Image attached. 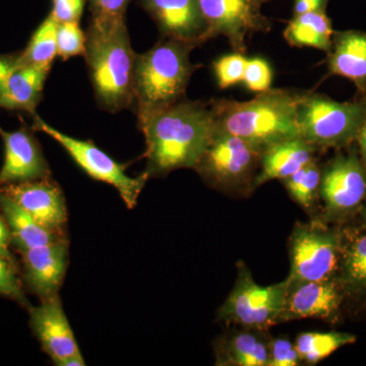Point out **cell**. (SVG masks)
Here are the masks:
<instances>
[{
    "label": "cell",
    "instance_id": "6da1fadb",
    "mask_svg": "<svg viewBox=\"0 0 366 366\" xmlns=\"http://www.w3.org/2000/svg\"><path fill=\"white\" fill-rule=\"evenodd\" d=\"M137 117L146 142L143 173L148 178L194 169L217 129L212 102L187 98Z\"/></svg>",
    "mask_w": 366,
    "mask_h": 366
},
{
    "label": "cell",
    "instance_id": "7a4b0ae2",
    "mask_svg": "<svg viewBox=\"0 0 366 366\" xmlns=\"http://www.w3.org/2000/svg\"><path fill=\"white\" fill-rule=\"evenodd\" d=\"M84 57L96 101L110 113L134 108V72L137 53L125 19H90Z\"/></svg>",
    "mask_w": 366,
    "mask_h": 366
},
{
    "label": "cell",
    "instance_id": "3957f363",
    "mask_svg": "<svg viewBox=\"0 0 366 366\" xmlns=\"http://www.w3.org/2000/svg\"><path fill=\"white\" fill-rule=\"evenodd\" d=\"M300 94L269 89L244 102L212 101L217 127L240 137L259 154L274 144L300 137L297 104Z\"/></svg>",
    "mask_w": 366,
    "mask_h": 366
},
{
    "label": "cell",
    "instance_id": "277c9868",
    "mask_svg": "<svg viewBox=\"0 0 366 366\" xmlns=\"http://www.w3.org/2000/svg\"><path fill=\"white\" fill-rule=\"evenodd\" d=\"M192 46L164 39L147 52L137 54L134 94L137 117L162 109L185 98L197 66L189 59Z\"/></svg>",
    "mask_w": 366,
    "mask_h": 366
},
{
    "label": "cell",
    "instance_id": "5b68a950",
    "mask_svg": "<svg viewBox=\"0 0 366 366\" xmlns=\"http://www.w3.org/2000/svg\"><path fill=\"white\" fill-rule=\"evenodd\" d=\"M296 119L301 139L315 148H345L366 122V95L337 102L320 94H300Z\"/></svg>",
    "mask_w": 366,
    "mask_h": 366
},
{
    "label": "cell",
    "instance_id": "8992f818",
    "mask_svg": "<svg viewBox=\"0 0 366 366\" xmlns=\"http://www.w3.org/2000/svg\"><path fill=\"white\" fill-rule=\"evenodd\" d=\"M288 292L287 279L261 286L255 283L247 267L239 264L234 288L219 310V319L247 329H269L280 322Z\"/></svg>",
    "mask_w": 366,
    "mask_h": 366
},
{
    "label": "cell",
    "instance_id": "52a82bcc",
    "mask_svg": "<svg viewBox=\"0 0 366 366\" xmlns=\"http://www.w3.org/2000/svg\"><path fill=\"white\" fill-rule=\"evenodd\" d=\"M32 117L34 131L43 132L54 139L89 177L114 187L127 208L137 206L139 194L149 179L147 175L142 173L139 177H129L122 164L99 149L93 142L67 136L48 124L37 113Z\"/></svg>",
    "mask_w": 366,
    "mask_h": 366
},
{
    "label": "cell",
    "instance_id": "ba28073f",
    "mask_svg": "<svg viewBox=\"0 0 366 366\" xmlns=\"http://www.w3.org/2000/svg\"><path fill=\"white\" fill-rule=\"evenodd\" d=\"M261 154L240 137L218 127L194 170L213 187L236 189L250 183L261 164Z\"/></svg>",
    "mask_w": 366,
    "mask_h": 366
},
{
    "label": "cell",
    "instance_id": "9c48e42d",
    "mask_svg": "<svg viewBox=\"0 0 366 366\" xmlns=\"http://www.w3.org/2000/svg\"><path fill=\"white\" fill-rule=\"evenodd\" d=\"M340 243L333 231L317 224L296 225L290 237L289 287L330 280L338 266Z\"/></svg>",
    "mask_w": 366,
    "mask_h": 366
},
{
    "label": "cell",
    "instance_id": "30bf717a",
    "mask_svg": "<svg viewBox=\"0 0 366 366\" xmlns=\"http://www.w3.org/2000/svg\"><path fill=\"white\" fill-rule=\"evenodd\" d=\"M209 39L223 36L235 52L247 50V38L271 28L252 0H199Z\"/></svg>",
    "mask_w": 366,
    "mask_h": 366
},
{
    "label": "cell",
    "instance_id": "8fae6325",
    "mask_svg": "<svg viewBox=\"0 0 366 366\" xmlns=\"http://www.w3.org/2000/svg\"><path fill=\"white\" fill-rule=\"evenodd\" d=\"M320 197L327 213L341 216L351 213L366 197V168L357 152L339 154L322 170Z\"/></svg>",
    "mask_w": 366,
    "mask_h": 366
},
{
    "label": "cell",
    "instance_id": "7c38bea8",
    "mask_svg": "<svg viewBox=\"0 0 366 366\" xmlns=\"http://www.w3.org/2000/svg\"><path fill=\"white\" fill-rule=\"evenodd\" d=\"M137 4L155 21L164 39L194 48L209 40L199 0H137Z\"/></svg>",
    "mask_w": 366,
    "mask_h": 366
},
{
    "label": "cell",
    "instance_id": "4fadbf2b",
    "mask_svg": "<svg viewBox=\"0 0 366 366\" xmlns=\"http://www.w3.org/2000/svg\"><path fill=\"white\" fill-rule=\"evenodd\" d=\"M0 190L41 225L64 235L67 223L66 199L59 185L51 178L0 185Z\"/></svg>",
    "mask_w": 366,
    "mask_h": 366
},
{
    "label": "cell",
    "instance_id": "5bb4252c",
    "mask_svg": "<svg viewBox=\"0 0 366 366\" xmlns=\"http://www.w3.org/2000/svg\"><path fill=\"white\" fill-rule=\"evenodd\" d=\"M23 124L14 132L4 131L0 127V137L4 146L0 185L43 179L51 174L39 142L32 131Z\"/></svg>",
    "mask_w": 366,
    "mask_h": 366
},
{
    "label": "cell",
    "instance_id": "9a60e30c",
    "mask_svg": "<svg viewBox=\"0 0 366 366\" xmlns=\"http://www.w3.org/2000/svg\"><path fill=\"white\" fill-rule=\"evenodd\" d=\"M29 310L34 334L54 365L81 352L59 295L43 298L39 307Z\"/></svg>",
    "mask_w": 366,
    "mask_h": 366
},
{
    "label": "cell",
    "instance_id": "2e32d148",
    "mask_svg": "<svg viewBox=\"0 0 366 366\" xmlns=\"http://www.w3.org/2000/svg\"><path fill=\"white\" fill-rule=\"evenodd\" d=\"M26 284L41 300L59 295L69 264L66 238L21 252Z\"/></svg>",
    "mask_w": 366,
    "mask_h": 366
},
{
    "label": "cell",
    "instance_id": "e0dca14e",
    "mask_svg": "<svg viewBox=\"0 0 366 366\" xmlns=\"http://www.w3.org/2000/svg\"><path fill=\"white\" fill-rule=\"evenodd\" d=\"M341 296L330 280L307 282L289 287L280 322L302 319H330L340 307Z\"/></svg>",
    "mask_w": 366,
    "mask_h": 366
},
{
    "label": "cell",
    "instance_id": "ac0fdd59",
    "mask_svg": "<svg viewBox=\"0 0 366 366\" xmlns=\"http://www.w3.org/2000/svg\"><path fill=\"white\" fill-rule=\"evenodd\" d=\"M327 67L330 74L350 79L360 95H366V32H335Z\"/></svg>",
    "mask_w": 366,
    "mask_h": 366
},
{
    "label": "cell",
    "instance_id": "d6986e66",
    "mask_svg": "<svg viewBox=\"0 0 366 366\" xmlns=\"http://www.w3.org/2000/svg\"><path fill=\"white\" fill-rule=\"evenodd\" d=\"M50 69L20 66L0 86V108L36 114Z\"/></svg>",
    "mask_w": 366,
    "mask_h": 366
},
{
    "label": "cell",
    "instance_id": "ffe728a7",
    "mask_svg": "<svg viewBox=\"0 0 366 366\" xmlns=\"http://www.w3.org/2000/svg\"><path fill=\"white\" fill-rule=\"evenodd\" d=\"M315 151L317 148L301 137L269 147L262 154V170L255 177L254 187L291 177L315 160Z\"/></svg>",
    "mask_w": 366,
    "mask_h": 366
},
{
    "label": "cell",
    "instance_id": "44dd1931",
    "mask_svg": "<svg viewBox=\"0 0 366 366\" xmlns=\"http://www.w3.org/2000/svg\"><path fill=\"white\" fill-rule=\"evenodd\" d=\"M0 209L11 231V242L21 252L66 238L41 225L1 190Z\"/></svg>",
    "mask_w": 366,
    "mask_h": 366
},
{
    "label": "cell",
    "instance_id": "7402d4cb",
    "mask_svg": "<svg viewBox=\"0 0 366 366\" xmlns=\"http://www.w3.org/2000/svg\"><path fill=\"white\" fill-rule=\"evenodd\" d=\"M331 20L326 11L293 16L284 31V38L295 47H312L329 53L334 36Z\"/></svg>",
    "mask_w": 366,
    "mask_h": 366
},
{
    "label": "cell",
    "instance_id": "603a6c76",
    "mask_svg": "<svg viewBox=\"0 0 366 366\" xmlns=\"http://www.w3.org/2000/svg\"><path fill=\"white\" fill-rule=\"evenodd\" d=\"M269 346L257 334L242 332L219 346L217 365L268 366Z\"/></svg>",
    "mask_w": 366,
    "mask_h": 366
},
{
    "label": "cell",
    "instance_id": "cb8c5ba5",
    "mask_svg": "<svg viewBox=\"0 0 366 366\" xmlns=\"http://www.w3.org/2000/svg\"><path fill=\"white\" fill-rule=\"evenodd\" d=\"M57 26L59 23L48 14L31 36L28 45L21 51V66H34L51 69L57 56Z\"/></svg>",
    "mask_w": 366,
    "mask_h": 366
},
{
    "label": "cell",
    "instance_id": "d4e9b609",
    "mask_svg": "<svg viewBox=\"0 0 366 366\" xmlns=\"http://www.w3.org/2000/svg\"><path fill=\"white\" fill-rule=\"evenodd\" d=\"M356 341V337L346 333H302L297 337L295 348L300 360L307 365H317L341 347Z\"/></svg>",
    "mask_w": 366,
    "mask_h": 366
},
{
    "label": "cell",
    "instance_id": "484cf974",
    "mask_svg": "<svg viewBox=\"0 0 366 366\" xmlns=\"http://www.w3.org/2000/svg\"><path fill=\"white\" fill-rule=\"evenodd\" d=\"M320 178L322 170L315 159L282 182L296 203L305 209H310L320 192Z\"/></svg>",
    "mask_w": 366,
    "mask_h": 366
},
{
    "label": "cell",
    "instance_id": "4316f807",
    "mask_svg": "<svg viewBox=\"0 0 366 366\" xmlns=\"http://www.w3.org/2000/svg\"><path fill=\"white\" fill-rule=\"evenodd\" d=\"M57 56L62 60L79 56L85 53L86 33L78 21L62 23L57 26Z\"/></svg>",
    "mask_w": 366,
    "mask_h": 366
},
{
    "label": "cell",
    "instance_id": "83f0119b",
    "mask_svg": "<svg viewBox=\"0 0 366 366\" xmlns=\"http://www.w3.org/2000/svg\"><path fill=\"white\" fill-rule=\"evenodd\" d=\"M346 280L357 288L366 287V234L357 238L345 257Z\"/></svg>",
    "mask_w": 366,
    "mask_h": 366
},
{
    "label": "cell",
    "instance_id": "f1b7e54d",
    "mask_svg": "<svg viewBox=\"0 0 366 366\" xmlns=\"http://www.w3.org/2000/svg\"><path fill=\"white\" fill-rule=\"evenodd\" d=\"M247 62L244 54L238 52L217 59L213 67L219 86L226 89L242 81Z\"/></svg>",
    "mask_w": 366,
    "mask_h": 366
},
{
    "label": "cell",
    "instance_id": "f546056e",
    "mask_svg": "<svg viewBox=\"0 0 366 366\" xmlns=\"http://www.w3.org/2000/svg\"><path fill=\"white\" fill-rule=\"evenodd\" d=\"M273 72L266 60L262 59H247L243 83L249 90L262 93L271 89Z\"/></svg>",
    "mask_w": 366,
    "mask_h": 366
},
{
    "label": "cell",
    "instance_id": "4dcf8cb0",
    "mask_svg": "<svg viewBox=\"0 0 366 366\" xmlns=\"http://www.w3.org/2000/svg\"><path fill=\"white\" fill-rule=\"evenodd\" d=\"M0 295L11 298L24 307H30L19 279L14 273V266L0 257Z\"/></svg>",
    "mask_w": 366,
    "mask_h": 366
},
{
    "label": "cell",
    "instance_id": "1f68e13d",
    "mask_svg": "<svg viewBox=\"0 0 366 366\" xmlns=\"http://www.w3.org/2000/svg\"><path fill=\"white\" fill-rule=\"evenodd\" d=\"M300 362L295 345L287 339H276L272 342L268 366H296Z\"/></svg>",
    "mask_w": 366,
    "mask_h": 366
},
{
    "label": "cell",
    "instance_id": "d6a6232c",
    "mask_svg": "<svg viewBox=\"0 0 366 366\" xmlns=\"http://www.w3.org/2000/svg\"><path fill=\"white\" fill-rule=\"evenodd\" d=\"M91 18L125 19L132 0H88Z\"/></svg>",
    "mask_w": 366,
    "mask_h": 366
},
{
    "label": "cell",
    "instance_id": "836d02e7",
    "mask_svg": "<svg viewBox=\"0 0 366 366\" xmlns=\"http://www.w3.org/2000/svg\"><path fill=\"white\" fill-rule=\"evenodd\" d=\"M85 7V0H52L50 11L52 18L59 24L81 21Z\"/></svg>",
    "mask_w": 366,
    "mask_h": 366
},
{
    "label": "cell",
    "instance_id": "e575fe53",
    "mask_svg": "<svg viewBox=\"0 0 366 366\" xmlns=\"http://www.w3.org/2000/svg\"><path fill=\"white\" fill-rule=\"evenodd\" d=\"M21 66V51L0 54V86L6 81L9 74Z\"/></svg>",
    "mask_w": 366,
    "mask_h": 366
},
{
    "label": "cell",
    "instance_id": "d590c367",
    "mask_svg": "<svg viewBox=\"0 0 366 366\" xmlns=\"http://www.w3.org/2000/svg\"><path fill=\"white\" fill-rule=\"evenodd\" d=\"M11 242V231L4 215L0 214V257L6 259L14 266L13 255L9 252V243Z\"/></svg>",
    "mask_w": 366,
    "mask_h": 366
},
{
    "label": "cell",
    "instance_id": "8d00e7d4",
    "mask_svg": "<svg viewBox=\"0 0 366 366\" xmlns=\"http://www.w3.org/2000/svg\"><path fill=\"white\" fill-rule=\"evenodd\" d=\"M320 11H326V9L317 2L312 1V0H295V16Z\"/></svg>",
    "mask_w": 366,
    "mask_h": 366
},
{
    "label": "cell",
    "instance_id": "74e56055",
    "mask_svg": "<svg viewBox=\"0 0 366 366\" xmlns=\"http://www.w3.org/2000/svg\"><path fill=\"white\" fill-rule=\"evenodd\" d=\"M57 366H84L86 365L85 360H84L83 355L79 352L74 354V355L69 356L64 360L59 361L55 363Z\"/></svg>",
    "mask_w": 366,
    "mask_h": 366
},
{
    "label": "cell",
    "instance_id": "f35d334b",
    "mask_svg": "<svg viewBox=\"0 0 366 366\" xmlns=\"http://www.w3.org/2000/svg\"><path fill=\"white\" fill-rule=\"evenodd\" d=\"M356 143L360 147V158L366 168V122L356 139Z\"/></svg>",
    "mask_w": 366,
    "mask_h": 366
},
{
    "label": "cell",
    "instance_id": "ab89813d",
    "mask_svg": "<svg viewBox=\"0 0 366 366\" xmlns=\"http://www.w3.org/2000/svg\"><path fill=\"white\" fill-rule=\"evenodd\" d=\"M312 1L317 2V4H320V6L325 7V9H327V2H329V0H312Z\"/></svg>",
    "mask_w": 366,
    "mask_h": 366
},
{
    "label": "cell",
    "instance_id": "60d3db41",
    "mask_svg": "<svg viewBox=\"0 0 366 366\" xmlns=\"http://www.w3.org/2000/svg\"><path fill=\"white\" fill-rule=\"evenodd\" d=\"M252 1H254L255 4H257V6H261L262 2L267 1V0H252Z\"/></svg>",
    "mask_w": 366,
    "mask_h": 366
}]
</instances>
